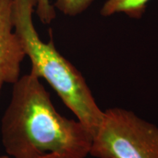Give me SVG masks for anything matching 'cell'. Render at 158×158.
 Masks as SVG:
<instances>
[{
    "instance_id": "obj_1",
    "label": "cell",
    "mask_w": 158,
    "mask_h": 158,
    "mask_svg": "<svg viewBox=\"0 0 158 158\" xmlns=\"http://www.w3.org/2000/svg\"><path fill=\"white\" fill-rule=\"evenodd\" d=\"M40 78L29 73L13 84L1 120L2 143L13 158H86L93 135L61 115Z\"/></svg>"
},
{
    "instance_id": "obj_2",
    "label": "cell",
    "mask_w": 158,
    "mask_h": 158,
    "mask_svg": "<svg viewBox=\"0 0 158 158\" xmlns=\"http://www.w3.org/2000/svg\"><path fill=\"white\" fill-rule=\"evenodd\" d=\"M35 7V0H13L14 30L26 56L30 59V73L44 78L77 119L94 135L103 111L84 76L56 50L53 40L45 43L40 38L33 23Z\"/></svg>"
},
{
    "instance_id": "obj_3",
    "label": "cell",
    "mask_w": 158,
    "mask_h": 158,
    "mask_svg": "<svg viewBox=\"0 0 158 158\" xmlns=\"http://www.w3.org/2000/svg\"><path fill=\"white\" fill-rule=\"evenodd\" d=\"M89 155L96 158H158V126L121 108L103 111Z\"/></svg>"
},
{
    "instance_id": "obj_4",
    "label": "cell",
    "mask_w": 158,
    "mask_h": 158,
    "mask_svg": "<svg viewBox=\"0 0 158 158\" xmlns=\"http://www.w3.org/2000/svg\"><path fill=\"white\" fill-rule=\"evenodd\" d=\"M25 56L14 30L13 0H0V97L4 84H13L19 80Z\"/></svg>"
},
{
    "instance_id": "obj_5",
    "label": "cell",
    "mask_w": 158,
    "mask_h": 158,
    "mask_svg": "<svg viewBox=\"0 0 158 158\" xmlns=\"http://www.w3.org/2000/svg\"><path fill=\"white\" fill-rule=\"evenodd\" d=\"M150 0H106L100 14L110 16L116 13H124L130 18L139 19L143 14Z\"/></svg>"
},
{
    "instance_id": "obj_6",
    "label": "cell",
    "mask_w": 158,
    "mask_h": 158,
    "mask_svg": "<svg viewBox=\"0 0 158 158\" xmlns=\"http://www.w3.org/2000/svg\"><path fill=\"white\" fill-rule=\"evenodd\" d=\"M94 0H56L54 7L63 14L69 16H76L84 12Z\"/></svg>"
},
{
    "instance_id": "obj_7",
    "label": "cell",
    "mask_w": 158,
    "mask_h": 158,
    "mask_svg": "<svg viewBox=\"0 0 158 158\" xmlns=\"http://www.w3.org/2000/svg\"><path fill=\"white\" fill-rule=\"evenodd\" d=\"M35 11L41 21L48 24L56 18L55 7L51 0H35Z\"/></svg>"
},
{
    "instance_id": "obj_8",
    "label": "cell",
    "mask_w": 158,
    "mask_h": 158,
    "mask_svg": "<svg viewBox=\"0 0 158 158\" xmlns=\"http://www.w3.org/2000/svg\"><path fill=\"white\" fill-rule=\"evenodd\" d=\"M0 158H10L8 155H1Z\"/></svg>"
}]
</instances>
